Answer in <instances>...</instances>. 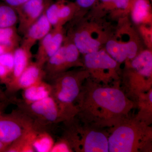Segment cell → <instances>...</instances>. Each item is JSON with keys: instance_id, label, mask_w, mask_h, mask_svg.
Masks as SVG:
<instances>
[{"instance_id": "6da1fadb", "label": "cell", "mask_w": 152, "mask_h": 152, "mask_svg": "<svg viewBox=\"0 0 152 152\" xmlns=\"http://www.w3.org/2000/svg\"><path fill=\"white\" fill-rule=\"evenodd\" d=\"M81 110L91 121L100 125H109L110 120L120 119L130 110L132 104L122 91L113 88L95 87L84 96ZM90 121V120H89Z\"/></svg>"}, {"instance_id": "7a4b0ae2", "label": "cell", "mask_w": 152, "mask_h": 152, "mask_svg": "<svg viewBox=\"0 0 152 152\" xmlns=\"http://www.w3.org/2000/svg\"><path fill=\"white\" fill-rule=\"evenodd\" d=\"M144 128L138 122L121 121L108 137L109 152L137 151L145 136Z\"/></svg>"}, {"instance_id": "3957f363", "label": "cell", "mask_w": 152, "mask_h": 152, "mask_svg": "<svg viewBox=\"0 0 152 152\" xmlns=\"http://www.w3.org/2000/svg\"><path fill=\"white\" fill-rule=\"evenodd\" d=\"M53 80L51 96L58 107L61 120L68 118L73 115V104L80 96L79 78L73 73H61Z\"/></svg>"}, {"instance_id": "277c9868", "label": "cell", "mask_w": 152, "mask_h": 152, "mask_svg": "<svg viewBox=\"0 0 152 152\" xmlns=\"http://www.w3.org/2000/svg\"><path fill=\"white\" fill-rule=\"evenodd\" d=\"M16 102L20 111L31 120L38 130L42 131L41 126L61 120L58 107L51 96L32 103L22 101Z\"/></svg>"}, {"instance_id": "5b68a950", "label": "cell", "mask_w": 152, "mask_h": 152, "mask_svg": "<svg viewBox=\"0 0 152 152\" xmlns=\"http://www.w3.org/2000/svg\"><path fill=\"white\" fill-rule=\"evenodd\" d=\"M33 126L31 120L21 112L8 115L1 113L0 141L9 146Z\"/></svg>"}, {"instance_id": "8992f818", "label": "cell", "mask_w": 152, "mask_h": 152, "mask_svg": "<svg viewBox=\"0 0 152 152\" xmlns=\"http://www.w3.org/2000/svg\"><path fill=\"white\" fill-rule=\"evenodd\" d=\"M51 0H28L17 8L19 34L24 35L29 28L44 13Z\"/></svg>"}, {"instance_id": "52a82bcc", "label": "cell", "mask_w": 152, "mask_h": 152, "mask_svg": "<svg viewBox=\"0 0 152 152\" xmlns=\"http://www.w3.org/2000/svg\"><path fill=\"white\" fill-rule=\"evenodd\" d=\"M80 137H77L76 139L71 141V147L76 145L78 149L82 152H109L108 137L102 132L86 130L83 132Z\"/></svg>"}, {"instance_id": "ba28073f", "label": "cell", "mask_w": 152, "mask_h": 152, "mask_svg": "<svg viewBox=\"0 0 152 152\" xmlns=\"http://www.w3.org/2000/svg\"><path fill=\"white\" fill-rule=\"evenodd\" d=\"M45 77L44 66L36 62H31L16 81L7 90L10 92L24 90L38 82L43 80Z\"/></svg>"}, {"instance_id": "9c48e42d", "label": "cell", "mask_w": 152, "mask_h": 152, "mask_svg": "<svg viewBox=\"0 0 152 152\" xmlns=\"http://www.w3.org/2000/svg\"><path fill=\"white\" fill-rule=\"evenodd\" d=\"M52 27L44 13L25 33L21 46L31 50L37 41L40 40L51 31Z\"/></svg>"}, {"instance_id": "30bf717a", "label": "cell", "mask_w": 152, "mask_h": 152, "mask_svg": "<svg viewBox=\"0 0 152 152\" xmlns=\"http://www.w3.org/2000/svg\"><path fill=\"white\" fill-rule=\"evenodd\" d=\"M13 54V69L8 82L6 85L7 88L16 81L31 62L32 55L30 50L22 46L18 47L14 50Z\"/></svg>"}, {"instance_id": "8fae6325", "label": "cell", "mask_w": 152, "mask_h": 152, "mask_svg": "<svg viewBox=\"0 0 152 152\" xmlns=\"http://www.w3.org/2000/svg\"><path fill=\"white\" fill-rule=\"evenodd\" d=\"M85 65L91 69H113L116 67L117 62L104 50L86 54Z\"/></svg>"}, {"instance_id": "7c38bea8", "label": "cell", "mask_w": 152, "mask_h": 152, "mask_svg": "<svg viewBox=\"0 0 152 152\" xmlns=\"http://www.w3.org/2000/svg\"><path fill=\"white\" fill-rule=\"evenodd\" d=\"M51 85L43 80L36 83L23 90V100L26 104L32 103L51 96Z\"/></svg>"}, {"instance_id": "4fadbf2b", "label": "cell", "mask_w": 152, "mask_h": 152, "mask_svg": "<svg viewBox=\"0 0 152 152\" xmlns=\"http://www.w3.org/2000/svg\"><path fill=\"white\" fill-rule=\"evenodd\" d=\"M72 42L80 53L87 54L99 50L100 42L95 39L87 31L77 32L74 34Z\"/></svg>"}, {"instance_id": "5bb4252c", "label": "cell", "mask_w": 152, "mask_h": 152, "mask_svg": "<svg viewBox=\"0 0 152 152\" xmlns=\"http://www.w3.org/2000/svg\"><path fill=\"white\" fill-rule=\"evenodd\" d=\"M39 131L34 126L29 128L18 139L7 147L5 152H34L33 143Z\"/></svg>"}, {"instance_id": "9a60e30c", "label": "cell", "mask_w": 152, "mask_h": 152, "mask_svg": "<svg viewBox=\"0 0 152 152\" xmlns=\"http://www.w3.org/2000/svg\"><path fill=\"white\" fill-rule=\"evenodd\" d=\"M132 67L141 76L149 77L152 75V55L151 52L145 50L133 59Z\"/></svg>"}, {"instance_id": "2e32d148", "label": "cell", "mask_w": 152, "mask_h": 152, "mask_svg": "<svg viewBox=\"0 0 152 152\" xmlns=\"http://www.w3.org/2000/svg\"><path fill=\"white\" fill-rule=\"evenodd\" d=\"M20 38L15 26L0 28V45L8 52H13L18 48Z\"/></svg>"}, {"instance_id": "e0dca14e", "label": "cell", "mask_w": 152, "mask_h": 152, "mask_svg": "<svg viewBox=\"0 0 152 152\" xmlns=\"http://www.w3.org/2000/svg\"><path fill=\"white\" fill-rule=\"evenodd\" d=\"M18 21L16 9L2 1L0 2V28L15 26Z\"/></svg>"}, {"instance_id": "ac0fdd59", "label": "cell", "mask_w": 152, "mask_h": 152, "mask_svg": "<svg viewBox=\"0 0 152 152\" xmlns=\"http://www.w3.org/2000/svg\"><path fill=\"white\" fill-rule=\"evenodd\" d=\"M107 53L117 62L122 63L128 59L127 43H122L111 40L106 45Z\"/></svg>"}, {"instance_id": "d6986e66", "label": "cell", "mask_w": 152, "mask_h": 152, "mask_svg": "<svg viewBox=\"0 0 152 152\" xmlns=\"http://www.w3.org/2000/svg\"><path fill=\"white\" fill-rule=\"evenodd\" d=\"M132 18L136 23H142L149 14L151 6L148 0H132Z\"/></svg>"}, {"instance_id": "ffe728a7", "label": "cell", "mask_w": 152, "mask_h": 152, "mask_svg": "<svg viewBox=\"0 0 152 152\" xmlns=\"http://www.w3.org/2000/svg\"><path fill=\"white\" fill-rule=\"evenodd\" d=\"M54 143L53 139L48 133L39 131L33 142V148L36 152H50Z\"/></svg>"}, {"instance_id": "44dd1931", "label": "cell", "mask_w": 152, "mask_h": 152, "mask_svg": "<svg viewBox=\"0 0 152 152\" xmlns=\"http://www.w3.org/2000/svg\"><path fill=\"white\" fill-rule=\"evenodd\" d=\"M61 28V26H58L55 27L53 29H52L53 34L49 42L47 50V61L62 46L64 36Z\"/></svg>"}, {"instance_id": "7402d4cb", "label": "cell", "mask_w": 152, "mask_h": 152, "mask_svg": "<svg viewBox=\"0 0 152 152\" xmlns=\"http://www.w3.org/2000/svg\"><path fill=\"white\" fill-rule=\"evenodd\" d=\"M77 6L76 4H65L64 1H60V5L58 11L59 26H61L63 23L70 17Z\"/></svg>"}, {"instance_id": "603a6c76", "label": "cell", "mask_w": 152, "mask_h": 152, "mask_svg": "<svg viewBox=\"0 0 152 152\" xmlns=\"http://www.w3.org/2000/svg\"><path fill=\"white\" fill-rule=\"evenodd\" d=\"M60 5V1L56 3H51L45 11V14L52 27L59 26L58 11Z\"/></svg>"}, {"instance_id": "cb8c5ba5", "label": "cell", "mask_w": 152, "mask_h": 152, "mask_svg": "<svg viewBox=\"0 0 152 152\" xmlns=\"http://www.w3.org/2000/svg\"><path fill=\"white\" fill-rule=\"evenodd\" d=\"M64 45L68 63L71 66L73 65L77 61L80 52L72 42L67 43Z\"/></svg>"}, {"instance_id": "d4e9b609", "label": "cell", "mask_w": 152, "mask_h": 152, "mask_svg": "<svg viewBox=\"0 0 152 152\" xmlns=\"http://www.w3.org/2000/svg\"><path fill=\"white\" fill-rule=\"evenodd\" d=\"M103 6L120 10H127L132 7V0H101Z\"/></svg>"}, {"instance_id": "484cf974", "label": "cell", "mask_w": 152, "mask_h": 152, "mask_svg": "<svg viewBox=\"0 0 152 152\" xmlns=\"http://www.w3.org/2000/svg\"><path fill=\"white\" fill-rule=\"evenodd\" d=\"M72 151V148L67 141L62 140L54 143L50 152Z\"/></svg>"}, {"instance_id": "4316f807", "label": "cell", "mask_w": 152, "mask_h": 152, "mask_svg": "<svg viewBox=\"0 0 152 152\" xmlns=\"http://www.w3.org/2000/svg\"><path fill=\"white\" fill-rule=\"evenodd\" d=\"M97 1V0H76V4L79 7L88 8L94 5Z\"/></svg>"}, {"instance_id": "83f0119b", "label": "cell", "mask_w": 152, "mask_h": 152, "mask_svg": "<svg viewBox=\"0 0 152 152\" xmlns=\"http://www.w3.org/2000/svg\"><path fill=\"white\" fill-rule=\"evenodd\" d=\"M28 1V0H1V1L15 9L21 6Z\"/></svg>"}, {"instance_id": "f1b7e54d", "label": "cell", "mask_w": 152, "mask_h": 152, "mask_svg": "<svg viewBox=\"0 0 152 152\" xmlns=\"http://www.w3.org/2000/svg\"><path fill=\"white\" fill-rule=\"evenodd\" d=\"M9 101L8 98L0 88V110H1L5 104L7 103Z\"/></svg>"}, {"instance_id": "f546056e", "label": "cell", "mask_w": 152, "mask_h": 152, "mask_svg": "<svg viewBox=\"0 0 152 152\" xmlns=\"http://www.w3.org/2000/svg\"><path fill=\"white\" fill-rule=\"evenodd\" d=\"M8 145L0 141V152H5Z\"/></svg>"}, {"instance_id": "4dcf8cb0", "label": "cell", "mask_w": 152, "mask_h": 152, "mask_svg": "<svg viewBox=\"0 0 152 152\" xmlns=\"http://www.w3.org/2000/svg\"><path fill=\"white\" fill-rule=\"evenodd\" d=\"M8 52L7 50L5 48H4L2 46L0 45V55L5 53V52Z\"/></svg>"}, {"instance_id": "1f68e13d", "label": "cell", "mask_w": 152, "mask_h": 152, "mask_svg": "<svg viewBox=\"0 0 152 152\" xmlns=\"http://www.w3.org/2000/svg\"><path fill=\"white\" fill-rule=\"evenodd\" d=\"M152 91H151V92L150 93L149 96V100L150 102H151V103H152Z\"/></svg>"}, {"instance_id": "d6a6232c", "label": "cell", "mask_w": 152, "mask_h": 152, "mask_svg": "<svg viewBox=\"0 0 152 152\" xmlns=\"http://www.w3.org/2000/svg\"><path fill=\"white\" fill-rule=\"evenodd\" d=\"M59 1H64L65 0H59Z\"/></svg>"}, {"instance_id": "836d02e7", "label": "cell", "mask_w": 152, "mask_h": 152, "mask_svg": "<svg viewBox=\"0 0 152 152\" xmlns=\"http://www.w3.org/2000/svg\"><path fill=\"white\" fill-rule=\"evenodd\" d=\"M1 113V110H0V113Z\"/></svg>"}]
</instances>
